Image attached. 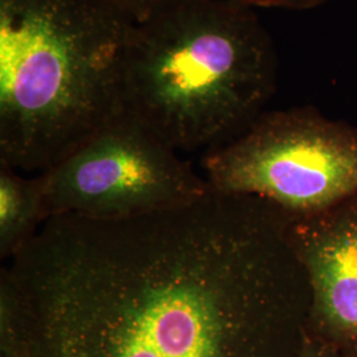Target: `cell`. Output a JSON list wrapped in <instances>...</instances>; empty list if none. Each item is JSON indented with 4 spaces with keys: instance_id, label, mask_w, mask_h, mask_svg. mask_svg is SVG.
Here are the masks:
<instances>
[{
    "instance_id": "cell-1",
    "label": "cell",
    "mask_w": 357,
    "mask_h": 357,
    "mask_svg": "<svg viewBox=\"0 0 357 357\" xmlns=\"http://www.w3.org/2000/svg\"><path fill=\"white\" fill-rule=\"evenodd\" d=\"M290 217L212 191L125 220L48 218L0 273V357H299Z\"/></svg>"
},
{
    "instance_id": "cell-2",
    "label": "cell",
    "mask_w": 357,
    "mask_h": 357,
    "mask_svg": "<svg viewBox=\"0 0 357 357\" xmlns=\"http://www.w3.org/2000/svg\"><path fill=\"white\" fill-rule=\"evenodd\" d=\"M137 23L113 0H0V163L36 175L125 113Z\"/></svg>"
},
{
    "instance_id": "cell-3",
    "label": "cell",
    "mask_w": 357,
    "mask_h": 357,
    "mask_svg": "<svg viewBox=\"0 0 357 357\" xmlns=\"http://www.w3.org/2000/svg\"><path fill=\"white\" fill-rule=\"evenodd\" d=\"M277 65L255 8L234 0H180L135 26L123 109L178 153H206L264 113Z\"/></svg>"
},
{
    "instance_id": "cell-4",
    "label": "cell",
    "mask_w": 357,
    "mask_h": 357,
    "mask_svg": "<svg viewBox=\"0 0 357 357\" xmlns=\"http://www.w3.org/2000/svg\"><path fill=\"white\" fill-rule=\"evenodd\" d=\"M212 191L264 199L306 216L357 195V128L314 107L264 112L240 135L203 153Z\"/></svg>"
},
{
    "instance_id": "cell-5",
    "label": "cell",
    "mask_w": 357,
    "mask_h": 357,
    "mask_svg": "<svg viewBox=\"0 0 357 357\" xmlns=\"http://www.w3.org/2000/svg\"><path fill=\"white\" fill-rule=\"evenodd\" d=\"M36 176L47 220L134 218L190 204L209 192L191 163L128 113Z\"/></svg>"
},
{
    "instance_id": "cell-6",
    "label": "cell",
    "mask_w": 357,
    "mask_h": 357,
    "mask_svg": "<svg viewBox=\"0 0 357 357\" xmlns=\"http://www.w3.org/2000/svg\"><path fill=\"white\" fill-rule=\"evenodd\" d=\"M289 238L310 287L308 331L357 357V195L290 216Z\"/></svg>"
},
{
    "instance_id": "cell-7",
    "label": "cell",
    "mask_w": 357,
    "mask_h": 357,
    "mask_svg": "<svg viewBox=\"0 0 357 357\" xmlns=\"http://www.w3.org/2000/svg\"><path fill=\"white\" fill-rule=\"evenodd\" d=\"M47 221L38 176L0 163V257L13 259Z\"/></svg>"
},
{
    "instance_id": "cell-8",
    "label": "cell",
    "mask_w": 357,
    "mask_h": 357,
    "mask_svg": "<svg viewBox=\"0 0 357 357\" xmlns=\"http://www.w3.org/2000/svg\"><path fill=\"white\" fill-rule=\"evenodd\" d=\"M115 4L137 23H143L153 15L174 6L180 0H113Z\"/></svg>"
},
{
    "instance_id": "cell-9",
    "label": "cell",
    "mask_w": 357,
    "mask_h": 357,
    "mask_svg": "<svg viewBox=\"0 0 357 357\" xmlns=\"http://www.w3.org/2000/svg\"><path fill=\"white\" fill-rule=\"evenodd\" d=\"M252 8H280L290 11L315 10L331 0H234Z\"/></svg>"
},
{
    "instance_id": "cell-10",
    "label": "cell",
    "mask_w": 357,
    "mask_h": 357,
    "mask_svg": "<svg viewBox=\"0 0 357 357\" xmlns=\"http://www.w3.org/2000/svg\"><path fill=\"white\" fill-rule=\"evenodd\" d=\"M299 357H349L337 349L335 345L326 342L312 332L306 331L303 333L302 344L299 349Z\"/></svg>"
}]
</instances>
